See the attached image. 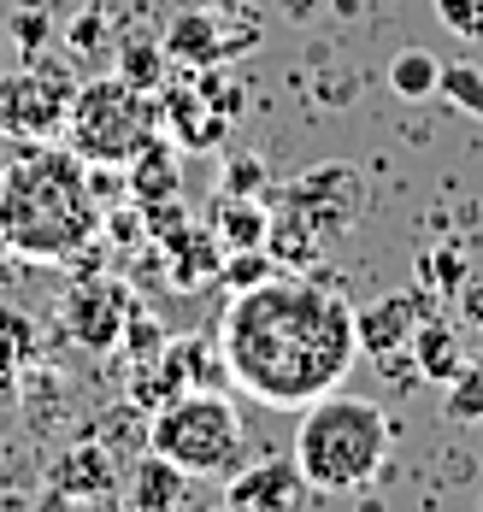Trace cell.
Here are the masks:
<instances>
[{
  "label": "cell",
  "mask_w": 483,
  "mask_h": 512,
  "mask_svg": "<svg viewBox=\"0 0 483 512\" xmlns=\"http://www.w3.org/2000/svg\"><path fill=\"white\" fill-rule=\"evenodd\" d=\"M218 348L242 395L289 412L342 389L360 359V336L336 283H324L319 271H277L260 289L230 295L218 318Z\"/></svg>",
  "instance_id": "cell-1"
},
{
  "label": "cell",
  "mask_w": 483,
  "mask_h": 512,
  "mask_svg": "<svg viewBox=\"0 0 483 512\" xmlns=\"http://www.w3.org/2000/svg\"><path fill=\"white\" fill-rule=\"evenodd\" d=\"M101 212L89 189V159L54 142H24V154L0 165V236L6 254L36 265H71L101 242Z\"/></svg>",
  "instance_id": "cell-2"
},
{
  "label": "cell",
  "mask_w": 483,
  "mask_h": 512,
  "mask_svg": "<svg viewBox=\"0 0 483 512\" xmlns=\"http://www.w3.org/2000/svg\"><path fill=\"white\" fill-rule=\"evenodd\" d=\"M395 448V424L377 401L330 389L313 407H301L295 424V465L307 471L313 495H360L372 489L389 465Z\"/></svg>",
  "instance_id": "cell-3"
},
{
  "label": "cell",
  "mask_w": 483,
  "mask_h": 512,
  "mask_svg": "<svg viewBox=\"0 0 483 512\" xmlns=\"http://www.w3.org/2000/svg\"><path fill=\"white\" fill-rule=\"evenodd\" d=\"M160 142V101L118 71L101 83H77V101L65 118V148L89 165H130L142 148Z\"/></svg>",
  "instance_id": "cell-4"
},
{
  "label": "cell",
  "mask_w": 483,
  "mask_h": 512,
  "mask_svg": "<svg viewBox=\"0 0 483 512\" xmlns=\"http://www.w3.org/2000/svg\"><path fill=\"white\" fill-rule=\"evenodd\" d=\"M148 448H160L171 465H183L189 477H230L242 471L248 436L242 418L224 401V389H189L165 412H154V436Z\"/></svg>",
  "instance_id": "cell-5"
},
{
  "label": "cell",
  "mask_w": 483,
  "mask_h": 512,
  "mask_svg": "<svg viewBox=\"0 0 483 512\" xmlns=\"http://www.w3.org/2000/svg\"><path fill=\"white\" fill-rule=\"evenodd\" d=\"M154 101H160V136L177 154H213V148H224V136L248 112V95L236 89V77L224 65H201V71L165 77Z\"/></svg>",
  "instance_id": "cell-6"
},
{
  "label": "cell",
  "mask_w": 483,
  "mask_h": 512,
  "mask_svg": "<svg viewBox=\"0 0 483 512\" xmlns=\"http://www.w3.org/2000/svg\"><path fill=\"white\" fill-rule=\"evenodd\" d=\"M77 101V77L65 65H6L0 71V136L12 142H54Z\"/></svg>",
  "instance_id": "cell-7"
},
{
  "label": "cell",
  "mask_w": 483,
  "mask_h": 512,
  "mask_svg": "<svg viewBox=\"0 0 483 512\" xmlns=\"http://www.w3.org/2000/svg\"><path fill=\"white\" fill-rule=\"evenodd\" d=\"M165 53L177 71H201V65H230L236 53L260 48V18L242 6V12H207V6H183L171 24H165Z\"/></svg>",
  "instance_id": "cell-8"
},
{
  "label": "cell",
  "mask_w": 483,
  "mask_h": 512,
  "mask_svg": "<svg viewBox=\"0 0 483 512\" xmlns=\"http://www.w3.org/2000/svg\"><path fill=\"white\" fill-rule=\"evenodd\" d=\"M142 307L136 301V289L124 283V277H107V271H77L71 277V289H65V336L77 342V348H89V354H118V336H124V324H130V312Z\"/></svg>",
  "instance_id": "cell-9"
},
{
  "label": "cell",
  "mask_w": 483,
  "mask_h": 512,
  "mask_svg": "<svg viewBox=\"0 0 483 512\" xmlns=\"http://www.w3.org/2000/svg\"><path fill=\"white\" fill-rule=\"evenodd\" d=\"M277 206L301 212L324 242H336V236H348V230L360 224V212H366V177H360L354 165L330 159V165L301 171L295 183H283V201H277Z\"/></svg>",
  "instance_id": "cell-10"
},
{
  "label": "cell",
  "mask_w": 483,
  "mask_h": 512,
  "mask_svg": "<svg viewBox=\"0 0 483 512\" xmlns=\"http://www.w3.org/2000/svg\"><path fill=\"white\" fill-rule=\"evenodd\" d=\"M118 454H112L101 436H83L71 448H59L48 460V501L54 507H95V501H112L124 489L118 477Z\"/></svg>",
  "instance_id": "cell-11"
},
{
  "label": "cell",
  "mask_w": 483,
  "mask_h": 512,
  "mask_svg": "<svg viewBox=\"0 0 483 512\" xmlns=\"http://www.w3.org/2000/svg\"><path fill=\"white\" fill-rule=\"evenodd\" d=\"M307 501H313V483L295 465V454H271V460L242 465L224 477V507L230 512H301Z\"/></svg>",
  "instance_id": "cell-12"
},
{
  "label": "cell",
  "mask_w": 483,
  "mask_h": 512,
  "mask_svg": "<svg viewBox=\"0 0 483 512\" xmlns=\"http://www.w3.org/2000/svg\"><path fill=\"white\" fill-rule=\"evenodd\" d=\"M425 295L419 289H401V295H383L372 307L354 312V336H360V354H372L377 365L395 354H407L413 348V330H419V318H425Z\"/></svg>",
  "instance_id": "cell-13"
},
{
  "label": "cell",
  "mask_w": 483,
  "mask_h": 512,
  "mask_svg": "<svg viewBox=\"0 0 483 512\" xmlns=\"http://www.w3.org/2000/svg\"><path fill=\"white\" fill-rule=\"evenodd\" d=\"M160 248V271H165V289H177V295H195V289H207L218 283V271H224V242L213 236V224H183V230H171Z\"/></svg>",
  "instance_id": "cell-14"
},
{
  "label": "cell",
  "mask_w": 483,
  "mask_h": 512,
  "mask_svg": "<svg viewBox=\"0 0 483 512\" xmlns=\"http://www.w3.org/2000/svg\"><path fill=\"white\" fill-rule=\"evenodd\" d=\"M189 471L183 465H171L160 448H148V454H136L130 460V477H124V501L130 512H171L189 501Z\"/></svg>",
  "instance_id": "cell-15"
},
{
  "label": "cell",
  "mask_w": 483,
  "mask_h": 512,
  "mask_svg": "<svg viewBox=\"0 0 483 512\" xmlns=\"http://www.w3.org/2000/svg\"><path fill=\"white\" fill-rule=\"evenodd\" d=\"M207 224H213V236L224 242V254L230 248H266L271 206H260V195H213Z\"/></svg>",
  "instance_id": "cell-16"
},
{
  "label": "cell",
  "mask_w": 483,
  "mask_h": 512,
  "mask_svg": "<svg viewBox=\"0 0 483 512\" xmlns=\"http://www.w3.org/2000/svg\"><path fill=\"white\" fill-rule=\"evenodd\" d=\"M413 371L425 377V383H448L460 365H466V354H460V324H448V318H436V312H425L419 318V330H413Z\"/></svg>",
  "instance_id": "cell-17"
},
{
  "label": "cell",
  "mask_w": 483,
  "mask_h": 512,
  "mask_svg": "<svg viewBox=\"0 0 483 512\" xmlns=\"http://www.w3.org/2000/svg\"><path fill=\"white\" fill-rule=\"evenodd\" d=\"M266 254L283 271H319L324 259V236L289 206H271V230H266Z\"/></svg>",
  "instance_id": "cell-18"
},
{
  "label": "cell",
  "mask_w": 483,
  "mask_h": 512,
  "mask_svg": "<svg viewBox=\"0 0 483 512\" xmlns=\"http://www.w3.org/2000/svg\"><path fill=\"white\" fill-rule=\"evenodd\" d=\"M124 395L154 418V412H165L177 395H189V377H183V371L165 359V348H160L154 359H130V383H124Z\"/></svg>",
  "instance_id": "cell-19"
},
{
  "label": "cell",
  "mask_w": 483,
  "mask_h": 512,
  "mask_svg": "<svg viewBox=\"0 0 483 512\" xmlns=\"http://www.w3.org/2000/svg\"><path fill=\"white\" fill-rule=\"evenodd\" d=\"M124 183H130V201L136 206L171 201V195H177V148L160 136L154 148H142V154L124 165Z\"/></svg>",
  "instance_id": "cell-20"
},
{
  "label": "cell",
  "mask_w": 483,
  "mask_h": 512,
  "mask_svg": "<svg viewBox=\"0 0 483 512\" xmlns=\"http://www.w3.org/2000/svg\"><path fill=\"white\" fill-rule=\"evenodd\" d=\"M89 436H101V442H107L112 454H118V460L130 465L136 454H148V436H154V418H148V412H142L136 401H130V395H124L118 407H107L101 418H95V430H89Z\"/></svg>",
  "instance_id": "cell-21"
},
{
  "label": "cell",
  "mask_w": 483,
  "mask_h": 512,
  "mask_svg": "<svg viewBox=\"0 0 483 512\" xmlns=\"http://www.w3.org/2000/svg\"><path fill=\"white\" fill-rule=\"evenodd\" d=\"M389 89H395V101H430L436 89H442V59L430 48H401L389 59Z\"/></svg>",
  "instance_id": "cell-22"
},
{
  "label": "cell",
  "mask_w": 483,
  "mask_h": 512,
  "mask_svg": "<svg viewBox=\"0 0 483 512\" xmlns=\"http://www.w3.org/2000/svg\"><path fill=\"white\" fill-rule=\"evenodd\" d=\"M118 77L136 83V89H148V95H160V83L171 77V53H165L160 36H130V42H118Z\"/></svg>",
  "instance_id": "cell-23"
},
{
  "label": "cell",
  "mask_w": 483,
  "mask_h": 512,
  "mask_svg": "<svg viewBox=\"0 0 483 512\" xmlns=\"http://www.w3.org/2000/svg\"><path fill=\"white\" fill-rule=\"evenodd\" d=\"M442 412L454 424H483V354L466 359L448 383H442Z\"/></svg>",
  "instance_id": "cell-24"
},
{
  "label": "cell",
  "mask_w": 483,
  "mask_h": 512,
  "mask_svg": "<svg viewBox=\"0 0 483 512\" xmlns=\"http://www.w3.org/2000/svg\"><path fill=\"white\" fill-rule=\"evenodd\" d=\"M283 265L266 254V248H230L224 254V271H218V283L230 289V295H242V289H260V283H271Z\"/></svg>",
  "instance_id": "cell-25"
},
{
  "label": "cell",
  "mask_w": 483,
  "mask_h": 512,
  "mask_svg": "<svg viewBox=\"0 0 483 512\" xmlns=\"http://www.w3.org/2000/svg\"><path fill=\"white\" fill-rule=\"evenodd\" d=\"M271 189V165L266 154H224V165H218V195H266Z\"/></svg>",
  "instance_id": "cell-26"
},
{
  "label": "cell",
  "mask_w": 483,
  "mask_h": 512,
  "mask_svg": "<svg viewBox=\"0 0 483 512\" xmlns=\"http://www.w3.org/2000/svg\"><path fill=\"white\" fill-rule=\"evenodd\" d=\"M448 106H460L466 118H478L483 124V71L472 59H454V65H442V89H436Z\"/></svg>",
  "instance_id": "cell-27"
},
{
  "label": "cell",
  "mask_w": 483,
  "mask_h": 512,
  "mask_svg": "<svg viewBox=\"0 0 483 512\" xmlns=\"http://www.w3.org/2000/svg\"><path fill=\"white\" fill-rule=\"evenodd\" d=\"M6 36H12V48L24 53V59H36V53L54 42V12H48V6H36V0H24V6L12 12Z\"/></svg>",
  "instance_id": "cell-28"
},
{
  "label": "cell",
  "mask_w": 483,
  "mask_h": 512,
  "mask_svg": "<svg viewBox=\"0 0 483 512\" xmlns=\"http://www.w3.org/2000/svg\"><path fill=\"white\" fill-rule=\"evenodd\" d=\"M466 254H460V242H442V248H430L425 259H419V283L425 289H442V295H454L460 283H466Z\"/></svg>",
  "instance_id": "cell-29"
},
{
  "label": "cell",
  "mask_w": 483,
  "mask_h": 512,
  "mask_svg": "<svg viewBox=\"0 0 483 512\" xmlns=\"http://www.w3.org/2000/svg\"><path fill=\"white\" fill-rule=\"evenodd\" d=\"M0 348L18 359V365H30V359L42 354V324H36L30 312H18V307L0 301Z\"/></svg>",
  "instance_id": "cell-30"
},
{
  "label": "cell",
  "mask_w": 483,
  "mask_h": 512,
  "mask_svg": "<svg viewBox=\"0 0 483 512\" xmlns=\"http://www.w3.org/2000/svg\"><path fill=\"white\" fill-rule=\"evenodd\" d=\"M165 336H171V330H165L160 318H154L148 307H136L130 324H124V336H118V354L124 359H154L165 348Z\"/></svg>",
  "instance_id": "cell-31"
},
{
  "label": "cell",
  "mask_w": 483,
  "mask_h": 512,
  "mask_svg": "<svg viewBox=\"0 0 483 512\" xmlns=\"http://www.w3.org/2000/svg\"><path fill=\"white\" fill-rule=\"evenodd\" d=\"M101 236H107L112 248H142L148 242V218H142V206L136 201H112L101 212Z\"/></svg>",
  "instance_id": "cell-32"
},
{
  "label": "cell",
  "mask_w": 483,
  "mask_h": 512,
  "mask_svg": "<svg viewBox=\"0 0 483 512\" xmlns=\"http://www.w3.org/2000/svg\"><path fill=\"white\" fill-rule=\"evenodd\" d=\"M107 48V12H77L71 24H65V53H77V59H95V53Z\"/></svg>",
  "instance_id": "cell-33"
},
{
  "label": "cell",
  "mask_w": 483,
  "mask_h": 512,
  "mask_svg": "<svg viewBox=\"0 0 483 512\" xmlns=\"http://www.w3.org/2000/svg\"><path fill=\"white\" fill-rule=\"evenodd\" d=\"M436 18L460 42H483V0H436Z\"/></svg>",
  "instance_id": "cell-34"
},
{
  "label": "cell",
  "mask_w": 483,
  "mask_h": 512,
  "mask_svg": "<svg viewBox=\"0 0 483 512\" xmlns=\"http://www.w3.org/2000/svg\"><path fill=\"white\" fill-rule=\"evenodd\" d=\"M454 307H460V324L483 330V271H466V283L454 289Z\"/></svg>",
  "instance_id": "cell-35"
},
{
  "label": "cell",
  "mask_w": 483,
  "mask_h": 512,
  "mask_svg": "<svg viewBox=\"0 0 483 512\" xmlns=\"http://www.w3.org/2000/svg\"><path fill=\"white\" fill-rule=\"evenodd\" d=\"M283 12H289V18H295V24H307V18H313V12H319V0H283Z\"/></svg>",
  "instance_id": "cell-36"
},
{
  "label": "cell",
  "mask_w": 483,
  "mask_h": 512,
  "mask_svg": "<svg viewBox=\"0 0 483 512\" xmlns=\"http://www.w3.org/2000/svg\"><path fill=\"white\" fill-rule=\"evenodd\" d=\"M18 371H24V365H18V359L0 348V389H12V377H18Z\"/></svg>",
  "instance_id": "cell-37"
},
{
  "label": "cell",
  "mask_w": 483,
  "mask_h": 512,
  "mask_svg": "<svg viewBox=\"0 0 483 512\" xmlns=\"http://www.w3.org/2000/svg\"><path fill=\"white\" fill-rule=\"evenodd\" d=\"M195 6H207V12H242L248 0H195Z\"/></svg>",
  "instance_id": "cell-38"
},
{
  "label": "cell",
  "mask_w": 483,
  "mask_h": 512,
  "mask_svg": "<svg viewBox=\"0 0 483 512\" xmlns=\"http://www.w3.org/2000/svg\"><path fill=\"white\" fill-rule=\"evenodd\" d=\"M12 53H18V48H12V36H0V71H6V59H12Z\"/></svg>",
  "instance_id": "cell-39"
},
{
  "label": "cell",
  "mask_w": 483,
  "mask_h": 512,
  "mask_svg": "<svg viewBox=\"0 0 483 512\" xmlns=\"http://www.w3.org/2000/svg\"><path fill=\"white\" fill-rule=\"evenodd\" d=\"M0 254H6V236H0Z\"/></svg>",
  "instance_id": "cell-40"
}]
</instances>
